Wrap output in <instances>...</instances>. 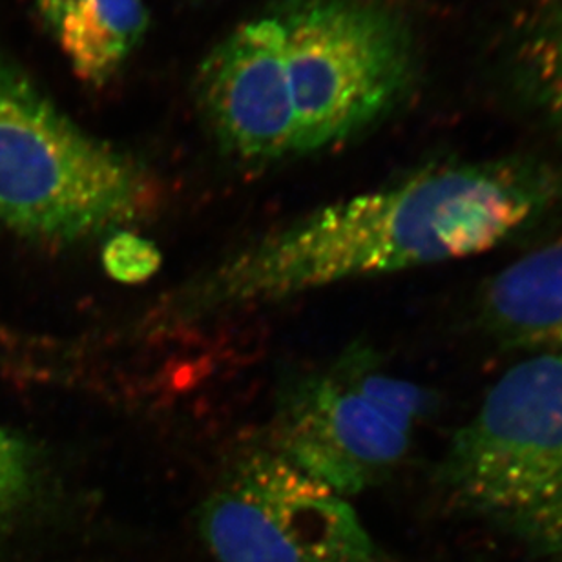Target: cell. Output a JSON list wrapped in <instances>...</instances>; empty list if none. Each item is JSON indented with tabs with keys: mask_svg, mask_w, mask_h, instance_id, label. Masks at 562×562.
I'll use <instances>...</instances> for the list:
<instances>
[{
	"mask_svg": "<svg viewBox=\"0 0 562 562\" xmlns=\"http://www.w3.org/2000/svg\"><path fill=\"white\" fill-rule=\"evenodd\" d=\"M558 179L519 161L449 165L355 195L258 239L168 300L198 322L357 278L481 255L552 206Z\"/></svg>",
	"mask_w": 562,
	"mask_h": 562,
	"instance_id": "6da1fadb",
	"label": "cell"
},
{
	"mask_svg": "<svg viewBox=\"0 0 562 562\" xmlns=\"http://www.w3.org/2000/svg\"><path fill=\"white\" fill-rule=\"evenodd\" d=\"M151 190L131 157L76 125L0 55V223L48 244L114 234L145 216Z\"/></svg>",
	"mask_w": 562,
	"mask_h": 562,
	"instance_id": "7a4b0ae2",
	"label": "cell"
},
{
	"mask_svg": "<svg viewBox=\"0 0 562 562\" xmlns=\"http://www.w3.org/2000/svg\"><path fill=\"white\" fill-rule=\"evenodd\" d=\"M451 503L542 553H562V355H531L487 391L443 451Z\"/></svg>",
	"mask_w": 562,
	"mask_h": 562,
	"instance_id": "3957f363",
	"label": "cell"
},
{
	"mask_svg": "<svg viewBox=\"0 0 562 562\" xmlns=\"http://www.w3.org/2000/svg\"><path fill=\"white\" fill-rule=\"evenodd\" d=\"M278 16L300 154L355 136L406 90L409 43L384 8L368 0H297Z\"/></svg>",
	"mask_w": 562,
	"mask_h": 562,
	"instance_id": "277c9868",
	"label": "cell"
},
{
	"mask_svg": "<svg viewBox=\"0 0 562 562\" xmlns=\"http://www.w3.org/2000/svg\"><path fill=\"white\" fill-rule=\"evenodd\" d=\"M429 391L351 349L324 376L297 384L278 417V453L341 497L390 475L431 409Z\"/></svg>",
	"mask_w": 562,
	"mask_h": 562,
	"instance_id": "5b68a950",
	"label": "cell"
},
{
	"mask_svg": "<svg viewBox=\"0 0 562 562\" xmlns=\"http://www.w3.org/2000/svg\"><path fill=\"white\" fill-rule=\"evenodd\" d=\"M203 541L217 562H379L376 542L346 497L280 453L236 465L206 498Z\"/></svg>",
	"mask_w": 562,
	"mask_h": 562,
	"instance_id": "8992f818",
	"label": "cell"
},
{
	"mask_svg": "<svg viewBox=\"0 0 562 562\" xmlns=\"http://www.w3.org/2000/svg\"><path fill=\"white\" fill-rule=\"evenodd\" d=\"M198 99L225 150L244 161L300 154V125L280 16L245 22L206 55Z\"/></svg>",
	"mask_w": 562,
	"mask_h": 562,
	"instance_id": "52a82bcc",
	"label": "cell"
},
{
	"mask_svg": "<svg viewBox=\"0 0 562 562\" xmlns=\"http://www.w3.org/2000/svg\"><path fill=\"white\" fill-rule=\"evenodd\" d=\"M487 333L531 355H562V236L493 274L479 297Z\"/></svg>",
	"mask_w": 562,
	"mask_h": 562,
	"instance_id": "ba28073f",
	"label": "cell"
},
{
	"mask_svg": "<svg viewBox=\"0 0 562 562\" xmlns=\"http://www.w3.org/2000/svg\"><path fill=\"white\" fill-rule=\"evenodd\" d=\"M76 76L92 87L112 81L148 27L145 0H35Z\"/></svg>",
	"mask_w": 562,
	"mask_h": 562,
	"instance_id": "9c48e42d",
	"label": "cell"
},
{
	"mask_svg": "<svg viewBox=\"0 0 562 562\" xmlns=\"http://www.w3.org/2000/svg\"><path fill=\"white\" fill-rule=\"evenodd\" d=\"M33 487L32 451L15 432L0 426V520L19 512L32 498Z\"/></svg>",
	"mask_w": 562,
	"mask_h": 562,
	"instance_id": "30bf717a",
	"label": "cell"
},
{
	"mask_svg": "<svg viewBox=\"0 0 562 562\" xmlns=\"http://www.w3.org/2000/svg\"><path fill=\"white\" fill-rule=\"evenodd\" d=\"M103 266L112 280L134 285L150 280L159 271L161 252L148 239L117 231L104 244Z\"/></svg>",
	"mask_w": 562,
	"mask_h": 562,
	"instance_id": "8fae6325",
	"label": "cell"
},
{
	"mask_svg": "<svg viewBox=\"0 0 562 562\" xmlns=\"http://www.w3.org/2000/svg\"><path fill=\"white\" fill-rule=\"evenodd\" d=\"M533 66L542 99L562 125V0L533 49Z\"/></svg>",
	"mask_w": 562,
	"mask_h": 562,
	"instance_id": "7c38bea8",
	"label": "cell"
}]
</instances>
